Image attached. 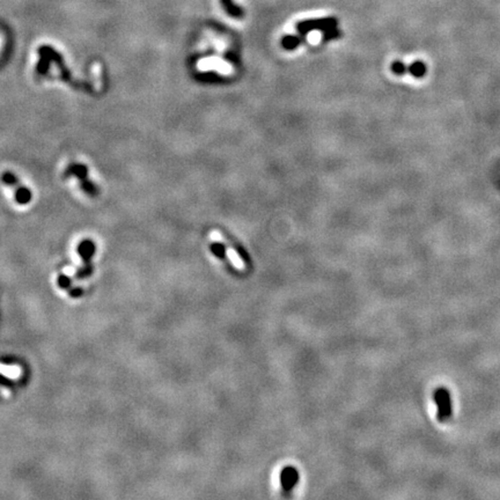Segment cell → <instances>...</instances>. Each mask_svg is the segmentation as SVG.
Instances as JSON below:
<instances>
[{
	"instance_id": "cell-1",
	"label": "cell",
	"mask_w": 500,
	"mask_h": 500,
	"mask_svg": "<svg viewBox=\"0 0 500 500\" xmlns=\"http://www.w3.org/2000/svg\"><path fill=\"white\" fill-rule=\"evenodd\" d=\"M433 400L435 402V404L438 405L437 418L439 421L445 423V421H447L449 418H451L453 414L451 394H449V392L446 388L439 387L438 389H435L433 393Z\"/></svg>"
},
{
	"instance_id": "cell-2",
	"label": "cell",
	"mask_w": 500,
	"mask_h": 500,
	"mask_svg": "<svg viewBox=\"0 0 500 500\" xmlns=\"http://www.w3.org/2000/svg\"><path fill=\"white\" fill-rule=\"evenodd\" d=\"M337 26V20L335 17H327V19H319V20H306L301 21L298 24L297 28L301 34H307L310 30L314 29H331Z\"/></svg>"
},
{
	"instance_id": "cell-3",
	"label": "cell",
	"mask_w": 500,
	"mask_h": 500,
	"mask_svg": "<svg viewBox=\"0 0 500 500\" xmlns=\"http://www.w3.org/2000/svg\"><path fill=\"white\" fill-rule=\"evenodd\" d=\"M299 482V471L294 467L288 466L283 468L281 472V484L284 495H290L292 490Z\"/></svg>"
},
{
	"instance_id": "cell-4",
	"label": "cell",
	"mask_w": 500,
	"mask_h": 500,
	"mask_svg": "<svg viewBox=\"0 0 500 500\" xmlns=\"http://www.w3.org/2000/svg\"><path fill=\"white\" fill-rule=\"evenodd\" d=\"M221 5L224 6L225 11H226L229 15H232L234 17H241L243 15L242 8L235 5V4L233 3V0H221Z\"/></svg>"
},
{
	"instance_id": "cell-5",
	"label": "cell",
	"mask_w": 500,
	"mask_h": 500,
	"mask_svg": "<svg viewBox=\"0 0 500 500\" xmlns=\"http://www.w3.org/2000/svg\"><path fill=\"white\" fill-rule=\"evenodd\" d=\"M301 42L300 38H297V36H286L283 40V45L284 48L286 49H294L298 44Z\"/></svg>"
},
{
	"instance_id": "cell-6",
	"label": "cell",
	"mask_w": 500,
	"mask_h": 500,
	"mask_svg": "<svg viewBox=\"0 0 500 500\" xmlns=\"http://www.w3.org/2000/svg\"><path fill=\"white\" fill-rule=\"evenodd\" d=\"M409 71L414 75L415 77H421L425 73V66L423 63H415L412 64V66L409 68Z\"/></svg>"
},
{
	"instance_id": "cell-7",
	"label": "cell",
	"mask_w": 500,
	"mask_h": 500,
	"mask_svg": "<svg viewBox=\"0 0 500 500\" xmlns=\"http://www.w3.org/2000/svg\"><path fill=\"white\" fill-rule=\"evenodd\" d=\"M211 249H212L213 253L220 258H224L225 256H226V250H225L224 245H220V243H214V245H212V247H211Z\"/></svg>"
},
{
	"instance_id": "cell-8",
	"label": "cell",
	"mask_w": 500,
	"mask_h": 500,
	"mask_svg": "<svg viewBox=\"0 0 500 500\" xmlns=\"http://www.w3.org/2000/svg\"><path fill=\"white\" fill-rule=\"evenodd\" d=\"M339 35H341V33H339V30L336 28V27H335V28H331V29L325 30L324 38H325V40H330V39H337V38H339Z\"/></svg>"
},
{
	"instance_id": "cell-9",
	"label": "cell",
	"mask_w": 500,
	"mask_h": 500,
	"mask_svg": "<svg viewBox=\"0 0 500 500\" xmlns=\"http://www.w3.org/2000/svg\"><path fill=\"white\" fill-rule=\"evenodd\" d=\"M393 71L395 73H398V75H402V73H404L406 71V68L404 66V64H402L400 62H395L393 64Z\"/></svg>"
}]
</instances>
